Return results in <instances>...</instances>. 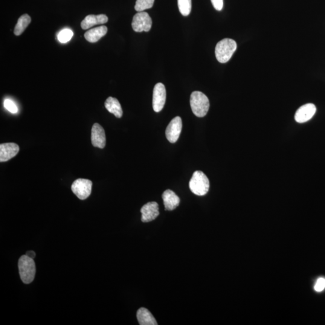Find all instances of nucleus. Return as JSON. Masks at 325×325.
Listing matches in <instances>:
<instances>
[{
    "instance_id": "4",
    "label": "nucleus",
    "mask_w": 325,
    "mask_h": 325,
    "mask_svg": "<svg viewBox=\"0 0 325 325\" xmlns=\"http://www.w3.org/2000/svg\"><path fill=\"white\" fill-rule=\"evenodd\" d=\"M191 192L198 196H204L210 188V181L207 176L202 171H195L189 182Z\"/></svg>"
},
{
    "instance_id": "2",
    "label": "nucleus",
    "mask_w": 325,
    "mask_h": 325,
    "mask_svg": "<svg viewBox=\"0 0 325 325\" xmlns=\"http://www.w3.org/2000/svg\"><path fill=\"white\" fill-rule=\"evenodd\" d=\"M237 49V43L231 39L226 38L220 40L215 48L216 57L220 63L228 62L233 56Z\"/></svg>"
},
{
    "instance_id": "13",
    "label": "nucleus",
    "mask_w": 325,
    "mask_h": 325,
    "mask_svg": "<svg viewBox=\"0 0 325 325\" xmlns=\"http://www.w3.org/2000/svg\"><path fill=\"white\" fill-rule=\"evenodd\" d=\"M108 20V17L106 14H89L81 22V27L83 30H87L96 25L106 24Z\"/></svg>"
},
{
    "instance_id": "19",
    "label": "nucleus",
    "mask_w": 325,
    "mask_h": 325,
    "mask_svg": "<svg viewBox=\"0 0 325 325\" xmlns=\"http://www.w3.org/2000/svg\"><path fill=\"white\" fill-rule=\"evenodd\" d=\"M178 5L182 15L187 16L191 12V0H178Z\"/></svg>"
},
{
    "instance_id": "6",
    "label": "nucleus",
    "mask_w": 325,
    "mask_h": 325,
    "mask_svg": "<svg viewBox=\"0 0 325 325\" xmlns=\"http://www.w3.org/2000/svg\"><path fill=\"white\" fill-rule=\"evenodd\" d=\"M152 19L149 14L145 11H140L133 17L132 25L136 32H148L152 28Z\"/></svg>"
},
{
    "instance_id": "9",
    "label": "nucleus",
    "mask_w": 325,
    "mask_h": 325,
    "mask_svg": "<svg viewBox=\"0 0 325 325\" xmlns=\"http://www.w3.org/2000/svg\"><path fill=\"white\" fill-rule=\"evenodd\" d=\"M91 141L93 146L103 149L106 146V138L105 132L99 124L93 125L91 132Z\"/></svg>"
},
{
    "instance_id": "16",
    "label": "nucleus",
    "mask_w": 325,
    "mask_h": 325,
    "mask_svg": "<svg viewBox=\"0 0 325 325\" xmlns=\"http://www.w3.org/2000/svg\"><path fill=\"white\" fill-rule=\"evenodd\" d=\"M137 318L139 325H158L155 317L149 310L141 308L137 312Z\"/></svg>"
},
{
    "instance_id": "25",
    "label": "nucleus",
    "mask_w": 325,
    "mask_h": 325,
    "mask_svg": "<svg viewBox=\"0 0 325 325\" xmlns=\"http://www.w3.org/2000/svg\"><path fill=\"white\" fill-rule=\"evenodd\" d=\"M26 255H27V257L33 258V259H34V258L36 257V253L33 251H30L26 252Z\"/></svg>"
},
{
    "instance_id": "1",
    "label": "nucleus",
    "mask_w": 325,
    "mask_h": 325,
    "mask_svg": "<svg viewBox=\"0 0 325 325\" xmlns=\"http://www.w3.org/2000/svg\"><path fill=\"white\" fill-rule=\"evenodd\" d=\"M190 106L193 114L202 118L207 114L210 102L207 96L199 91H194L190 95Z\"/></svg>"
},
{
    "instance_id": "18",
    "label": "nucleus",
    "mask_w": 325,
    "mask_h": 325,
    "mask_svg": "<svg viewBox=\"0 0 325 325\" xmlns=\"http://www.w3.org/2000/svg\"><path fill=\"white\" fill-rule=\"evenodd\" d=\"M31 21V17L28 14H24L20 16L15 27H14V34L16 36L21 35L27 28L28 25L30 24Z\"/></svg>"
},
{
    "instance_id": "5",
    "label": "nucleus",
    "mask_w": 325,
    "mask_h": 325,
    "mask_svg": "<svg viewBox=\"0 0 325 325\" xmlns=\"http://www.w3.org/2000/svg\"><path fill=\"white\" fill-rule=\"evenodd\" d=\"M92 182L89 179L79 178L76 179L71 185V190L81 200L88 198L91 193Z\"/></svg>"
},
{
    "instance_id": "12",
    "label": "nucleus",
    "mask_w": 325,
    "mask_h": 325,
    "mask_svg": "<svg viewBox=\"0 0 325 325\" xmlns=\"http://www.w3.org/2000/svg\"><path fill=\"white\" fill-rule=\"evenodd\" d=\"M19 151L18 145L5 143L0 145V162H5L15 157Z\"/></svg>"
},
{
    "instance_id": "23",
    "label": "nucleus",
    "mask_w": 325,
    "mask_h": 325,
    "mask_svg": "<svg viewBox=\"0 0 325 325\" xmlns=\"http://www.w3.org/2000/svg\"><path fill=\"white\" fill-rule=\"evenodd\" d=\"M325 288V279L324 278H320L316 282L315 286V290L316 292H321Z\"/></svg>"
},
{
    "instance_id": "21",
    "label": "nucleus",
    "mask_w": 325,
    "mask_h": 325,
    "mask_svg": "<svg viewBox=\"0 0 325 325\" xmlns=\"http://www.w3.org/2000/svg\"><path fill=\"white\" fill-rule=\"evenodd\" d=\"M73 34V32L72 30H69V29H65V30L60 32L59 35H58V40L61 43L68 42L71 39Z\"/></svg>"
},
{
    "instance_id": "11",
    "label": "nucleus",
    "mask_w": 325,
    "mask_h": 325,
    "mask_svg": "<svg viewBox=\"0 0 325 325\" xmlns=\"http://www.w3.org/2000/svg\"><path fill=\"white\" fill-rule=\"evenodd\" d=\"M316 112V107L315 104L311 103L305 104L296 112L295 120L298 123H306L314 117Z\"/></svg>"
},
{
    "instance_id": "22",
    "label": "nucleus",
    "mask_w": 325,
    "mask_h": 325,
    "mask_svg": "<svg viewBox=\"0 0 325 325\" xmlns=\"http://www.w3.org/2000/svg\"><path fill=\"white\" fill-rule=\"evenodd\" d=\"M4 106L5 109H7L8 112L13 113V114L18 111V107H17L15 103L10 100H5L4 101Z\"/></svg>"
},
{
    "instance_id": "20",
    "label": "nucleus",
    "mask_w": 325,
    "mask_h": 325,
    "mask_svg": "<svg viewBox=\"0 0 325 325\" xmlns=\"http://www.w3.org/2000/svg\"><path fill=\"white\" fill-rule=\"evenodd\" d=\"M155 0H136L135 10L138 12L152 8Z\"/></svg>"
},
{
    "instance_id": "10",
    "label": "nucleus",
    "mask_w": 325,
    "mask_h": 325,
    "mask_svg": "<svg viewBox=\"0 0 325 325\" xmlns=\"http://www.w3.org/2000/svg\"><path fill=\"white\" fill-rule=\"evenodd\" d=\"M141 212L142 222H152L159 215V204L156 202H148L142 207Z\"/></svg>"
},
{
    "instance_id": "17",
    "label": "nucleus",
    "mask_w": 325,
    "mask_h": 325,
    "mask_svg": "<svg viewBox=\"0 0 325 325\" xmlns=\"http://www.w3.org/2000/svg\"><path fill=\"white\" fill-rule=\"evenodd\" d=\"M104 106L110 113L114 115L116 117L121 118L123 117V111L121 104L117 98L109 97L106 101Z\"/></svg>"
},
{
    "instance_id": "15",
    "label": "nucleus",
    "mask_w": 325,
    "mask_h": 325,
    "mask_svg": "<svg viewBox=\"0 0 325 325\" xmlns=\"http://www.w3.org/2000/svg\"><path fill=\"white\" fill-rule=\"evenodd\" d=\"M107 30H108L107 27L104 25L92 28L91 30L86 32L85 34V39L89 42H97L101 37L106 35Z\"/></svg>"
},
{
    "instance_id": "3",
    "label": "nucleus",
    "mask_w": 325,
    "mask_h": 325,
    "mask_svg": "<svg viewBox=\"0 0 325 325\" xmlns=\"http://www.w3.org/2000/svg\"><path fill=\"white\" fill-rule=\"evenodd\" d=\"M18 268L23 283L28 284L33 282L36 274V265L33 258L22 255L19 260Z\"/></svg>"
},
{
    "instance_id": "14",
    "label": "nucleus",
    "mask_w": 325,
    "mask_h": 325,
    "mask_svg": "<svg viewBox=\"0 0 325 325\" xmlns=\"http://www.w3.org/2000/svg\"><path fill=\"white\" fill-rule=\"evenodd\" d=\"M165 210L172 211L178 207L180 202V199L172 190H166L162 194Z\"/></svg>"
},
{
    "instance_id": "8",
    "label": "nucleus",
    "mask_w": 325,
    "mask_h": 325,
    "mask_svg": "<svg viewBox=\"0 0 325 325\" xmlns=\"http://www.w3.org/2000/svg\"><path fill=\"white\" fill-rule=\"evenodd\" d=\"M182 120L179 117L174 118L166 128V138L170 143L174 144L178 141L182 131Z\"/></svg>"
},
{
    "instance_id": "7",
    "label": "nucleus",
    "mask_w": 325,
    "mask_h": 325,
    "mask_svg": "<svg viewBox=\"0 0 325 325\" xmlns=\"http://www.w3.org/2000/svg\"><path fill=\"white\" fill-rule=\"evenodd\" d=\"M166 99V88L163 84H156L153 91V106L156 112H160L163 109Z\"/></svg>"
},
{
    "instance_id": "24",
    "label": "nucleus",
    "mask_w": 325,
    "mask_h": 325,
    "mask_svg": "<svg viewBox=\"0 0 325 325\" xmlns=\"http://www.w3.org/2000/svg\"><path fill=\"white\" fill-rule=\"evenodd\" d=\"M211 1L216 10H222L223 6V0H211Z\"/></svg>"
}]
</instances>
